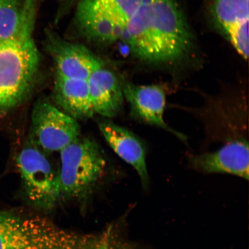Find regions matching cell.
<instances>
[{
  "instance_id": "8",
  "label": "cell",
  "mask_w": 249,
  "mask_h": 249,
  "mask_svg": "<svg viewBox=\"0 0 249 249\" xmlns=\"http://www.w3.org/2000/svg\"><path fill=\"white\" fill-rule=\"evenodd\" d=\"M46 46L55 61L56 75L88 80L103 64L92 52L83 45L62 38L52 30L46 32Z\"/></svg>"
},
{
  "instance_id": "12",
  "label": "cell",
  "mask_w": 249,
  "mask_h": 249,
  "mask_svg": "<svg viewBox=\"0 0 249 249\" xmlns=\"http://www.w3.org/2000/svg\"><path fill=\"white\" fill-rule=\"evenodd\" d=\"M87 81L94 113L109 118L116 117L123 107L122 81L104 64Z\"/></svg>"
},
{
  "instance_id": "2",
  "label": "cell",
  "mask_w": 249,
  "mask_h": 249,
  "mask_svg": "<svg viewBox=\"0 0 249 249\" xmlns=\"http://www.w3.org/2000/svg\"><path fill=\"white\" fill-rule=\"evenodd\" d=\"M36 18L27 14L18 32L0 41V118L19 107L33 89L40 60L34 38Z\"/></svg>"
},
{
  "instance_id": "17",
  "label": "cell",
  "mask_w": 249,
  "mask_h": 249,
  "mask_svg": "<svg viewBox=\"0 0 249 249\" xmlns=\"http://www.w3.org/2000/svg\"><path fill=\"white\" fill-rule=\"evenodd\" d=\"M54 1L57 5V17L56 18L59 19L62 17L70 10L73 5H75L79 0H52Z\"/></svg>"
},
{
  "instance_id": "1",
  "label": "cell",
  "mask_w": 249,
  "mask_h": 249,
  "mask_svg": "<svg viewBox=\"0 0 249 249\" xmlns=\"http://www.w3.org/2000/svg\"><path fill=\"white\" fill-rule=\"evenodd\" d=\"M139 60L172 67L189 55L194 38L176 0H142L121 38Z\"/></svg>"
},
{
  "instance_id": "18",
  "label": "cell",
  "mask_w": 249,
  "mask_h": 249,
  "mask_svg": "<svg viewBox=\"0 0 249 249\" xmlns=\"http://www.w3.org/2000/svg\"><path fill=\"white\" fill-rule=\"evenodd\" d=\"M93 249H110L107 233L105 235L104 238L100 239L98 245Z\"/></svg>"
},
{
  "instance_id": "5",
  "label": "cell",
  "mask_w": 249,
  "mask_h": 249,
  "mask_svg": "<svg viewBox=\"0 0 249 249\" xmlns=\"http://www.w3.org/2000/svg\"><path fill=\"white\" fill-rule=\"evenodd\" d=\"M60 152L61 196L79 197L101 178L107 166L105 159L94 141L80 137Z\"/></svg>"
},
{
  "instance_id": "6",
  "label": "cell",
  "mask_w": 249,
  "mask_h": 249,
  "mask_svg": "<svg viewBox=\"0 0 249 249\" xmlns=\"http://www.w3.org/2000/svg\"><path fill=\"white\" fill-rule=\"evenodd\" d=\"M17 162L31 203L43 210L54 208L61 197L58 174L44 152L31 143L20 151Z\"/></svg>"
},
{
  "instance_id": "13",
  "label": "cell",
  "mask_w": 249,
  "mask_h": 249,
  "mask_svg": "<svg viewBox=\"0 0 249 249\" xmlns=\"http://www.w3.org/2000/svg\"><path fill=\"white\" fill-rule=\"evenodd\" d=\"M54 96L62 111L76 120H88L95 114L87 80L56 75Z\"/></svg>"
},
{
  "instance_id": "4",
  "label": "cell",
  "mask_w": 249,
  "mask_h": 249,
  "mask_svg": "<svg viewBox=\"0 0 249 249\" xmlns=\"http://www.w3.org/2000/svg\"><path fill=\"white\" fill-rule=\"evenodd\" d=\"M70 231L39 217L0 210V249H71Z\"/></svg>"
},
{
  "instance_id": "15",
  "label": "cell",
  "mask_w": 249,
  "mask_h": 249,
  "mask_svg": "<svg viewBox=\"0 0 249 249\" xmlns=\"http://www.w3.org/2000/svg\"><path fill=\"white\" fill-rule=\"evenodd\" d=\"M28 0H0V41L14 36L23 23Z\"/></svg>"
},
{
  "instance_id": "11",
  "label": "cell",
  "mask_w": 249,
  "mask_h": 249,
  "mask_svg": "<svg viewBox=\"0 0 249 249\" xmlns=\"http://www.w3.org/2000/svg\"><path fill=\"white\" fill-rule=\"evenodd\" d=\"M99 130L110 147L138 173L142 185H149L146 148L142 140L124 127L110 121L99 124Z\"/></svg>"
},
{
  "instance_id": "7",
  "label": "cell",
  "mask_w": 249,
  "mask_h": 249,
  "mask_svg": "<svg viewBox=\"0 0 249 249\" xmlns=\"http://www.w3.org/2000/svg\"><path fill=\"white\" fill-rule=\"evenodd\" d=\"M77 120L44 101L36 103L31 115V144L43 152H60L80 137Z\"/></svg>"
},
{
  "instance_id": "16",
  "label": "cell",
  "mask_w": 249,
  "mask_h": 249,
  "mask_svg": "<svg viewBox=\"0 0 249 249\" xmlns=\"http://www.w3.org/2000/svg\"><path fill=\"white\" fill-rule=\"evenodd\" d=\"M226 34L233 48L243 58L248 60L249 42V20L235 25L227 31Z\"/></svg>"
},
{
  "instance_id": "10",
  "label": "cell",
  "mask_w": 249,
  "mask_h": 249,
  "mask_svg": "<svg viewBox=\"0 0 249 249\" xmlns=\"http://www.w3.org/2000/svg\"><path fill=\"white\" fill-rule=\"evenodd\" d=\"M194 169L209 173H227L249 179V142L236 140L223 145L217 151L190 156Z\"/></svg>"
},
{
  "instance_id": "3",
  "label": "cell",
  "mask_w": 249,
  "mask_h": 249,
  "mask_svg": "<svg viewBox=\"0 0 249 249\" xmlns=\"http://www.w3.org/2000/svg\"><path fill=\"white\" fill-rule=\"evenodd\" d=\"M142 0H79L74 23L87 40L112 43L120 39Z\"/></svg>"
},
{
  "instance_id": "9",
  "label": "cell",
  "mask_w": 249,
  "mask_h": 249,
  "mask_svg": "<svg viewBox=\"0 0 249 249\" xmlns=\"http://www.w3.org/2000/svg\"><path fill=\"white\" fill-rule=\"evenodd\" d=\"M124 97L129 103L134 117L140 122L160 127L173 133L183 142L186 141L182 134L171 128L165 122L166 91L161 85L138 86L122 81Z\"/></svg>"
},
{
  "instance_id": "14",
  "label": "cell",
  "mask_w": 249,
  "mask_h": 249,
  "mask_svg": "<svg viewBox=\"0 0 249 249\" xmlns=\"http://www.w3.org/2000/svg\"><path fill=\"white\" fill-rule=\"evenodd\" d=\"M249 0H213V17L225 33L249 20Z\"/></svg>"
}]
</instances>
